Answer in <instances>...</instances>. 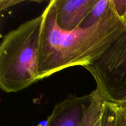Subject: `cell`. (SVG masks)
<instances>
[{
    "instance_id": "7c38bea8",
    "label": "cell",
    "mask_w": 126,
    "mask_h": 126,
    "mask_svg": "<svg viewBox=\"0 0 126 126\" xmlns=\"http://www.w3.org/2000/svg\"><path fill=\"white\" fill-rule=\"evenodd\" d=\"M114 107H115V105H114ZM116 112H117V123H118V126H126V121L120 115V114H119V113H118L117 110H116Z\"/></svg>"
},
{
    "instance_id": "5b68a950",
    "label": "cell",
    "mask_w": 126,
    "mask_h": 126,
    "mask_svg": "<svg viewBox=\"0 0 126 126\" xmlns=\"http://www.w3.org/2000/svg\"><path fill=\"white\" fill-rule=\"evenodd\" d=\"M98 0H55L56 20L66 32L79 28Z\"/></svg>"
},
{
    "instance_id": "ba28073f",
    "label": "cell",
    "mask_w": 126,
    "mask_h": 126,
    "mask_svg": "<svg viewBox=\"0 0 126 126\" xmlns=\"http://www.w3.org/2000/svg\"><path fill=\"white\" fill-rule=\"evenodd\" d=\"M102 126H118L114 105L107 101L105 102L102 113Z\"/></svg>"
},
{
    "instance_id": "52a82bcc",
    "label": "cell",
    "mask_w": 126,
    "mask_h": 126,
    "mask_svg": "<svg viewBox=\"0 0 126 126\" xmlns=\"http://www.w3.org/2000/svg\"><path fill=\"white\" fill-rule=\"evenodd\" d=\"M112 6V0H98L79 28H89L97 23L111 9Z\"/></svg>"
},
{
    "instance_id": "9c48e42d",
    "label": "cell",
    "mask_w": 126,
    "mask_h": 126,
    "mask_svg": "<svg viewBox=\"0 0 126 126\" xmlns=\"http://www.w3.org/2000/svg\"><path fill=\"white\" fill-rule=\"evenodd\" d=\"M116 12L126 24V0H112Z\"/></svg>"
},
{
    "instance_id": "6da1fadb",
    "label": "cell",
    "mask_w": 126,
    "mask_h": 126,
    "mask_svg": "<svg viewBox=\"0 0 126 126\" xmlns=\"http://www.w3.org/2000/svg\"><path fill=\"white\" fill-rule=\"evenodd\" d=\"M42 14L39 80L67 68L89 65L126 32V23L117 14L113 4L93 26L79 27L71 32L63 30L58 25L55 0L50 1Z\"/></svg>"
},
{
    "instance_id": "8fae6325",
    "label": "cell",
    "mask_w": 126,
    "mask_h": 126,
    "mask_svg": "<svg viewBox=\"0 0 126 126\" xmlns=\"http://www.w3.org/2000/svg\"><path fill=\"white\" fill-rule=\"evenodd\" d=\"M114 105L118 113L126 121V103L121 105L114 104Z\"/></svg>"
},
{
    "instance_id": "277c9868",
    "label": "cell",
    "mask_w": 126,
    "mask_h": 126,
    "mask_svg": "<svg viewBox=\"0 0 126 126\" xmlns=\"http://www.w3.org/2000/svg\"><path fill=\"white\" fill-rule=\"evenodd\" d=\"M89 97V94L81 97L69 95L55 105L46 120L37 126H79Z\"/></svg>"
},
{
    "instance_id": "7a4b0ae2",
    "label": "cell",
    "mask_w": 126,
    "mask_h": 126,
    "mask_svg": "<svg viewBox=\"0 0 126 126\" xmlns=\"http://www.w3.org/2000/svg\"><path fill=\"white\" fill-rule=\"evenodd\" d=\"M43 16L20 25L0 44V87L7 93L27 88L39 81L38 60Z\"/></svg>"
},
{
    "instance_id": "3957f363",
    "label": "cell",
    "mask_w": 126,
    "mask_h": 126,
    "mask_svg": "<svg viewBox=\"0 0 126 126\" xmlns=\"http://www.w3.org/2000/svg\"><path fill=\"white\" fill-rule=\"evenodd\" d=\"M84 68L93 76L96 89L105 100L118 105L126 104V32Z\"/></svg>"
},
{
    "instance_id": "30bf717a",
    "label": "cell",
    "mask_w": 126,
    "mask_h": 126,
    "mask_svg": "<svg viewBox=\"0 0 126 126\" xmlns=\"http://www.w3.org/2000/svg\"><path fill=\"white\" fill-rule=\"evenodd\" d=\"M23 2V1L19 0H1L0 1V10L3 11L8 7H12L17 4Z\"/></svg>"
},
{
    "instance_id": "8992f818",
    "label": "cell",
    "mask_w": 126,
    "mask_h": 126,
    "mask_svg": "<svg viewBox=\"0 0 126 126\" xmlns=\"http://www.w3.org/2000/svg\"><path fill=\"white\" fill-rule=\"evenodd\" d=\"M105 100L97 89L89 94L79 126H102V113Z\"/></svg>"
}]
</instances>
